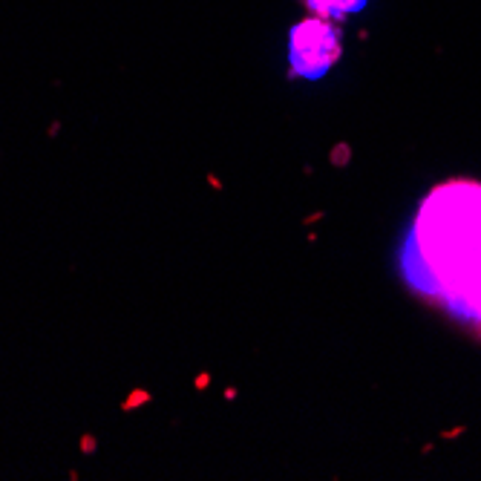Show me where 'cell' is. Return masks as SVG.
Listing matches in <instances>:
<instances>
[{"label": "cell", "instance_id": "5", "mask_svg": "<svg viewBox=\"0 0 481 481\" xmlns=\"http://www.w3.org/2000/svg\"><path fill=\"white\" fill-rule=\"evenodd\" d=\"M81 449H84V452H93V449H96V438H93V435H84V438H81Z\"/></svg>", "mask_w": 481, "mask_h": 481}, {"label": "cell", "instance_id": "1", "mask_svg": "<svg viewBox=\"0 0 481 481\" xmlns=\"http://www.w3.org/2000/svg\"><path fill=\"white\" fill-rule=\"evenodd\" d=\"M412 257L418 286L481 328V182L452 179L423 199Z\"/></svg>", "mask_w": 481, "mask_h": 481}, {"label": "cell", "instance_id": "2", "mask_svg": "<svg viewBox=\"0 0 481 481\" xmlns=\"http://www.w3.org/2000/svg\"><path fill=\"white\" fill-rule=\"evenodd\" d=\"M343 43L340 32L326 18H306L300 20L289 38V64L291 72L300 78H323L340 61Z\"/></svg>", "mask_w": 481, "mask_h": 481}, {"label": "cell", "instance_id": "4", "mask_svg": "<svg viewBox=\"0 0 481 481\" xmlns=\"http://www.w3.org/2000/svg\"><path fill=\"white\" fill-rule=\"evenodd\" d=\"M147 401V392H133L127 398V404H124V409H133V406H138V404H144Z\"/></svg>", "mask_w": 481, "mask_h": 481}, {"label": "cell", "instance_id": "3", "mask_svg": "<svg viewBox=\"0 0 481 481\" xmlns=\"http://www.w3.org/2000/svg\"><path fill=\"white\" fill-rule=\"evenodd\" d=\"M303 3L314 18L331 20V18H349L354 12H360L369 0H303Z\"/></svg>", "mask_w": 481, "mask_h": 481}]
</instances>
